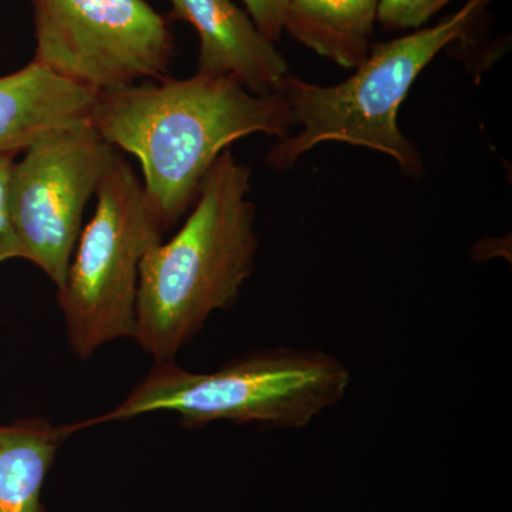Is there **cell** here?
<instances>
[{"instance_id": "7a4b0ae2", "label": "cell", "mask_w": 512, "mask_h": 512, "mask_svg": "<svg viewBox=\"0 0 512 512\" xmlns=\"http://www.w3.org/2000/svg\"><path fill=\"white\" fill-rule=\"evenodd\" d=\"M251 175L225 150L205 175L183 227L144 255L133 339L154 362L174 360L212 313L237 302L254 272Z\"/></svg>"}, {"instance_id": "52a82bcc", "label": "cell", "mask_w": 512, "mask_h": 512, "mask_svg": "<svg viewBox=\"0 0 512 512\" xmlns=\"http://www.w3.org/2000/svg\"><path fill=\"white\" fill-rule=\"evenodd\" d=\"M23 153L9 181L20 259L36 265L59 291L82 234L87 202L119 151L92 123H84L52 131Z\"/></svg>"}, {"instance_id": "8992f818", "label": "cell", "mask_w": 512, "mask_h": 512, "mask_svg": "<svg viewBox=\"0 0 512 512\" xmlns=\"http://www.w3.org/2000/svg\"><path fill=\"white\" fill-rule=\"evenodd\" d=\"M35 62L101 93L161 79L175 42L146 0H32Z\"/></svg>"}, {"instance_id": "9c48e42d", "label": "cell", "mask_w": 512, "mask_h": 512, "mask_svg": "<svg viewBox=\"0 0 512 512\" xmlns=\"http://www.w3.org/2000/svg\"><path fill=\"white\" fill-rule=\"evenodd\" d=\"M97 96L35 60L0 76V156H18L59 128L92 123Z\"/></svg>"}, {"instance_id": "3957f363", "label": "cell", "mask_w": 512, "mask_h": 512, "mask_svg": "<svg viewBox=\"0 0 512 512\" xmlns=\"http://www.w3.org/2000/svg\"><path fill=\"white\" fill-rule=\"evenodd\" d=\"M349 384L345 363L320 350H259L210 373L158 360L123 402L110 412L73 423L72 429L77 433L151 413H173L190 429L217 421L303 429L342 402Z\"/></svg>"}, {"instance_id": "5b68a950", "label": "cell", "mask_w": 512, "mask_h": 512, "mask_svg": "<svg viewBox=\"0 0 512 512\" xmlns=\"http://www.w3.org/2000/svg\"><path fill=\"white\" fill-rule=\"evenodd\" d=\"M96 195V211L57 291L70 349L82 360L114 340L134 338L141 261L165 234L143 181L120 153Z\"/></svg>"}, {"instance_id": "30bf717a", "label": "cell", "mask_w": 512, "mask_h": 512, "mask_svg": "<svg viewBox=\"0 0 512 512\" xmlns=\"http://www.w3.org/2000/svg\"><path fill=\"white\" fill-rule=\"evenodd\" d=\"M380 0H289L284 32L343 69H356L372 47Z\"/></svg>"}, {"instance_id": "5bb4252c", "label": "cell", "mask_w": 512, "mask_h": 512, "mask_svg": "<svg viewBox=\"0 0 512 512\" xmlns=\"http://www.w3.org/2000/svg\"><path fill=\"white\" fill-rule=\"evenodd\" d=\"M288 2L289 0H244L249 18L259 32L274 43L284 35Z\"/></svg>"}, {"instance_id": "6da1fadb", "label": "cell", "mask_w": 512, "mask_h": 512, "mask_svg": "<svg viewBox=\"0 0 512 512\" xmlns=\"http://www.w3.org/2000/svg\"><path fill=\"white\" fill-rule=\"evenodd\" d=\"M92 126L140 161L148 205L167 232L232 143L259 133L281 140L295 123L282 94L262 96L232 77L195 73L99 93Z\"/></svg>"}, {"instance_id": "7c38bea8", "label": "cell", "mask_w": 512, "mask_h": 512, "mask_svg": "<svg viewBox=\"0 0 512 512\" xmlns=\"http://www.w3.org/2000/svg\"><path fill=\"white\" fill-rule=\"evenodd\" d=\"M454 0H380L377 22L386 30L421 29Z\"/></svg>"}, {"instance_id": "ba28073f", "label": "cell", "mask_w": 512, "mask_h": 512, "mask_svg": "<svg viewBox=\"0 0 512 512\" xmlns=\"http://www.w3.org/2000/svg\"><path fill=\"white\" fill-rule=\"evenodd\" d=\"M170 18L197 32L198 74L232 77L255 94L278 93L288 62L232 0H170Z\"/></svg>"}, {"instance_id": "277c9868", "label": "cell", "mask_w": 512, "mask_h": 512, "mask_svg": "<svg viewBox=\"0 0 512 512\" xmlns=\"http://www.w3.org/2000/svg\"><path fill=\"white\" fill-rule=\"evenodd\" d=\"M493 2L467 0L437 25L372 45L355 74L336 86H319L289 73L278 93L302 130L281 138L266 163L286 170L319 144L338 141L386 154L404 174L423 177V157L400 130L397 113L420 73L450 43L464 39Z\"/></svg>"}, {"instance_id": "8fae6325", "label": "cell", "mask_w": 512, "mask_h": 512, "mask_svg": "<svg viewBox=\"0 0 512 512\" xmlns=\"http://www.w3.org/2000/svg\"><path fill=\"white\" fill-rule=\"evenodd\" d=\"M69 424L30 417L0 424V512H49L43 487Z\"/></svg>"}, {"instance_id": "4fadbf2b", "label": "cell", "mask_w": 512, "mask_h": 512, "mask_svg": "<svg viewBox=\"0 0 512 512\" xmlns=\"http://www.w3.org/2000/svg\"><path fill=\"white\" fill-rule=\"evenodd\" d=\"M16 154L0 156V265L20 259V247L10 212L9 181Z\"/></svg>"}]
</instances>
